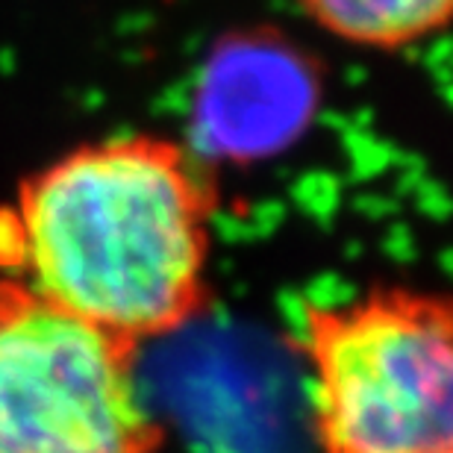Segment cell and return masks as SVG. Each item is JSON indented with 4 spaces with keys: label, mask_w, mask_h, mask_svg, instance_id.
Masks as SVG:
<instances>
[{
    "label": "cell",
    "mask_w": 453,
    "mask_h": 453,
    "mask_svg": "<svg viewBox=\"0 0 453 453\" xmlns=\"http://www.w3.org/2000/svg\"><path fill=\"white\" fill-rule=\"evenodd\" d=\"M215 188L195 150L112 133L59 153L0 206V268L130 342L188 327L210 303Z\"/></svg>",
    "instance_id": "6da1fadb"
},
{
    "label": "cell",
    "mask_w": 453,
    "mask_h": 453,
    "mask_svg": "<svg viewBox=\"0 0 453 453\" xmlns=\"http://www.w3.org/2000/svg\"><path fill=\"white\" fill-rule=\"evenodd\" d=\"M297 350L310 371L319 453H453L448 295L377 286L310 303Z\"/></svg>",
    "instance_id": "7a4b0ae2"
},
{
    "label": "cell",
    "mask_w": 453,
    "mask_h": 453,
    "mask_svg": "<svg viewBox=\"0 0 453 453\" xmlns=\"http://www.w3.org/2000/svg\"><path fill=\"white\" fill-rule=\"evenodd\" d=\"M135 344L0 274V453H162Z\"/></svg>",
    "instance_id": "3957f363"
},
{
    "label": "cell",
    "mask_w": 453,
    "mask_h": 453,
    "mask_svg": "<svg viewBox=\"0 0 453 453\" xmlns=\"http://www.w3.org/2000/svg\"><path fill=\"white\" fill-rule=\"evenodd\" d=\"M303 18L344 48L401 53L448 30L453 0H295Z\"/></svg>",
    "instance_id": "277c9868"
}]
</instances>
